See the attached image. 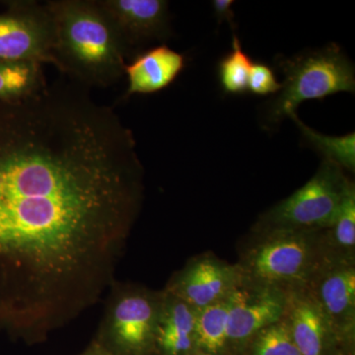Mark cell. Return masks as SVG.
<instances>
[{
  "label": "cell",
  "mask_w": 355,
  "mask_h": 355,
  "mask_svg": "<svg viewBox=\"0 0 355 355\" xmlns=\"http://www.w3.org/2000/svg\"><path fill=\"white\" fill-rule=\"evenodd\" d=\"M85 89L0 103V333L26 345L110 289L141 207L132 130Z\"/></svg>",
  "instance_id": "6da1fadb"
},
{
  "label": "cell",
  "mask_w": 355,
  "mask_h": 355,
  "mask_svg": "<svg viewBox=\"0 0 355 355\" xmlns=\"http://www.w3.org/2000/svg\"><path fill=\"white\" fill-rule=\"evenodd\" d=\"M53 65L83 87H109L125 76L127 48L98 0H51Z\"/></svg>",
  "instance_id": "7a4b0ae2"
},
{
  "label": "cell",
  "mask_w": 355,
  "mask_h": 355,
  "mask_svg": "<svg viewBox=\"0 0 355 355\" xmlns=\"http://www.w3.org/2000/svg\"><path fill=\"white\" fill-rule=\"evenodd\" d=\"M330 251L326 230L272 229L254 232L237 265L243 282L288 291L307 286Z\"/></svg>",
  "instance_id": "3957f363"
},
{
  "label": "cell",
  "mask_w": 355,
  "mask_h": 355,
  "mask_svg": "<svg viewBox=\"0 0 355 355\" xmlns=\"http://www.w3.org/2000/svg\"><path fill=\"white\" fill-rule=\"evenodd\" d=\"M92 340L116 355H154L161 291L114 280Z\"/></svg>",
  "instance_id": "277c9868"
},
{
  "label": "cell",
  "mask_w": 355,
  "mask_h": 355,
  "mask_svg": "<svg viewBox=\"0 0 355 355\" xmlns=\"http://www.w3.org/2000/svg\"><path fill=\"white\" fill-rule=\"evenodd\" d=\"M279 67L284 80L279 95L268 108L272 123L291 116L301 103L355 90L354 65L336 44L279 60Z\"/></svg>",
  "instance_id": "5b68a950"
},
{
  "label": "cell",
  "mask_w": 355,
  "mask_h": 355,
  "mask_svg": "<svg viewBox=\"0 0 355 355\" xmlns=\"http://www.w3.org/2000/svg\"><path fill=\"white\" fill-rule=\"evenodd\" d=\"M352 183L342 168L324 160L304 186L259 217L254 232L272 229L327 230Z\"/></svg>",
  "instance_id": "8992f818"
},
{
  "label": "cell",
  "mask_w": 355,
  "mask_h": 355,
  "mask_svg": "<svg viewBox=\"0 0 355 355\" xmlns=\"http://www.w3.org/2000/svg\"><path fill=\"white\" fill-rule=\"evenodd\" d=\"M53 25L46 3L10 1L0 13V62L53 64Z\"/></svg>",
  "instance_id": "52a82bcc"
},
{
  "label": "cell",
  "mask_w": 355,
  "mask_h": 355,
  "mask_svg": "<svg viewBox=\"0 0 355 355\" xmlns=\"http://www.w3.org/2000/svg\"><path fill=\"white\" fill-rule=\"evenodd\" d=\"M350 352L355 349V256L329 252L306 286Z\"/></svg>",
  "instance_id": "ba28073f"
},
{
  "label": "cell",
  "mask_w": 355,
  "mask_h": 355,
  "mask_svg": "<svg viewBox=\"0 0 355 355\" xmlns=\"http://www.w3.org/2000/svg\"><path fill=\"white\" fill-rule=\"evenodd\" d=\"M286 291L242 282L229 297V355H241L259 331L286 314Z\"/></svg>",
  "instance_id": "9c48e42d"
},
{
  "label": "cell",
  "mask_w": 355,
  "mask_h": 355,
  "mask_svg": "<svg viewBox=\"0 0 355 355\" xmlns=\"http://www.w3.org/2000/svg\"><path fill=\"white\" fill-rule=\"evenodd\" d=\"M242 282L237 263L207 253L191 259L172 275L164 289L198 310L225 300Z\"/></svg>",
  "instance_id": "30bf717a"
},
{
  "label": "cell",
  "mask_w": 355,
  "mask_h": 355,
  "mask_svg": "<svg viewBox=\"0 0 355 355\" xmlns=\"http://www.w3.org/2000/svg\"><path fill=\"white\" fill-rule=\"evenodd\" d=\"M284 317L301 355H354L306 287L286 291Z\"/></svg>",
  "instance_id": "8fae6325"
},
{
  "label": "cell",
  "mask_w": 355,
  "mask_h": 355,
  "mask_svg": "<svg viewBox=\"0 0 355 355\" xmlns=\"http://www.w3.org/2000/svg\"><path fill=\"white\" fill-rule=\"evenodd\" d=\"M130 51L140 44L168 37L169 2L165 0H98Z\"/></svg>",
  "instance_id": "7c38bea8"
},
{
  "label": "cell",
  "mask_w": 355,
  "mask_h": 355,
  "mask_svg": "<svg viewBox=\"0 0 355 355\" xmlns=\"http://www.w3.org/2000/svg\"><path fill=\"white\" fill-rule=\"evenodd\" d=\"M197 352V309L162 289L154 355H193Z\"/></svg>",
  "instance_id": "4fadbf2b"
},
{
  "label": "cell",
  "mask_w": 355,
  "mask_h": 355,
  "mask_svg": "<svg viewBox=\"0 0 355 355\" xmlns=\"http://www.w3.org/2000/svg\"><path fill=\"white\" fill-rule=\"evenodd\" d=\"M184 57L165 44L139 53L125 67L127 96L153 94L167 88L184 67Z\"/></svg>",
  "instance_id": "5bb4252c"
},
{
  "label": "cell",
  "mask_w": 355,
  "mask_h": 355,
  "mask_svg": "<svg viewBox=\"0 0 355 355\" xmlns=\"http://www.w3.org/2000/svg\"><path fill=\"white\" fill-rule=\"evenodd\" d=\"M46 84L43 64L40 62H0V103L24 99Z\"/></svg>",
  "instance_id": "9a60e30c"
},
{
  "label": "cell",
  "mask_w": 355,
  "mask_h": 355,
  "mask_svg": "<svg viewBox=\"0 0 355 355\" xmlns=\"http://www.w3.org/2000/svg\"><path fill=\"white\" fill-rule=\"evenodd\" d=\"M229 297L197 310V343L200 352L211 355H229Z\"/></svg>",
  "instance_id": "2e32d148"
},
{
  "label": "cell",
  "mask_w": 355,
  "mask_h": 355,
  "mask_svg": "<svg viewBox=\"0 0 355 355\" xmlns=\"http://www.w3.org/2000/svg\"><path fill=\"white\" fill-rule=\"evenodd\" d=\"M292 120L295 121L303 137L311 146L324 155V160L330 161L342 169L354 172L355 170V135L354 132L343 137H330L315 132L299 120L296 113L291 114Z\"/></svg>",
  "instance_id": "e0dca14e"
},
{
  "label": "cell",
  "mask_w": 355,
  "mask_h": 355,
  "mask_svg": "<svg viewBox=\"0 0 355 355\" xmlns=\"http://www.w3.org/2000/svg\"><path fill=\"white\" fill-rule=\"evenodd\" d=\"M327 243L334 253L355 256V187L352 182L343 197L331 227Z\"/></svg>",
  "instance_id": "ac0fdd59"
},
{
  "label": "cell",
  "mask_w": 355,
  "mask_h": 355,
  "mask_svg": "<svg viewBox=\"0 0 355 355\" xmlns=\"http://www.w3.org/2000/svg\"><path fill=\"white\" fill-rule=\"evenodd\" d=\"M241 355H301L294 343L291 328L284 316L277 323L259 331L247 343Z\"/></svg>",
  "instance_id": "d6986e66"
},
{
  "label": "cell",
  "mask_w": 355,
  "mask_h": 355,
  "mask_svg": "<svg viewBox=\"0 0 355 355\" xmlns=\"http://www.w3.org/2000/svg\"><path fill=\"white\" fill-rule=\"evenodd\" d=\"M252 64L251 58L243 51L241 42L234 35L232 50L218 64L219 83L224 92L231 95L246 92Z\"/></svg>",
  "instance_id": "ffe728a7"
},
{
  "label": "cell",
  "mask_w": 355,
  "mask_h": 355,
  "mask_svg": "<svg viewBox=\"0 0 355 355\" xmlns=\"http://www.w3.org/2000/svg\"><path fill=\"white\" fill-rule=\"evenodd\" d=\"M248 90L259 96L275 94L282 90V83L268 64L253 62L248 78Z\"/></svg>",
  "instance_id": "44dd1931"
},
{
  "label": "cell",
  "mask_w": 355,
  "mask_h": 355,
  "mask_svg": "<svg viewBox=\"0 0 355 355\" xmlns=\"http://www.w3.org/2000/svg\"><path fill=\"white\" fill-rule=\"evenodd\" d=\"M234 1L232 0H214L212 1L214 14H216L217 20L219 22L225 20L231 25L234 22V12L232 10V6Z\"/></svg>",
  "instance_id": "7402d4cb"
},
{
  "label": "cell",
  "mask_w": 355,
  "mask_h": 355,
  "mask_svg": "<svg viewBox=\"0 0 355 355\" xmlns=\"http://www.w3.org/2000/svg\"><path fill=\"white\" fill-rule=\"evenodd\" d=\"M77 355H116L110 352L109 350L104 349L102 345H100L99 343H96L94 340H91V342L89 343L87 347H85Z\"/></svg>",
  "instance_id": "603a6c76"
},
{
  "label": "cell",
  "mask_w": 355,
  "mask_h": 355,
  "mask_svg": "<svg viewBox=\"0 0 355 355\" xmlns=\"http://www.w3.org/2000/svg\"><path fill=\"white\" fill-rule=\"evenodd\" d=\"M193 355H211V354H205V352H200V350H198V352H196V354H193Z\"/></svg>",
  "instance_id": "cb8c5ba5"
}]
</instances>
